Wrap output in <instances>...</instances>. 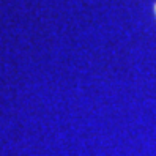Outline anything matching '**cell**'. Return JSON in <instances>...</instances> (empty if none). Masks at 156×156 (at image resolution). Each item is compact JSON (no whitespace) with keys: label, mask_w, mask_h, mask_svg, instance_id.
Masks as SVG:
<instances>
[{"label":"cell","mask_w":156,"mask_h":156,"mask_svg":"<svg viewBox=\"0 0 156 156\" xmlns=\"http://www.w3.org/2000/svg\"><path fill=\"white\" fill-rule=\"evenodd\" d=\"M154 11H156V5H154Z\"/></svg>","instance_id":"cell-1"}]
</instances>
